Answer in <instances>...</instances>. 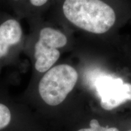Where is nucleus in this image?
Instances as JSON below:
<instances>
[{
    "mask_svg": "<svg viewBox=\"0 0 131 131\" xmlns=\"http://www.w3.org/2000/svg\"><path fill=\"white\" fill-rule=\"evenodd\" d=\"M63 11L70 22L93 34L106 32L116 20L114 8L103 0H64Z\"/></svg>",
    "mask_w": 131,
    "mask_h": 131,
    "instance_id": "obj_1",
    "label": "nucleus"
},
{
    "mask_svg": "<svg viewBox=\"0 0 131 131\" xmlns=\"http://www.w3.org/2000/svg\"><path fill=\"white\" fill-rule=\"evenodd\" d=\"M78 77L77 72L71 66L53 67L40 80L38 90L41 97L50 106L61 104L74 88Z\"/></svg>",
    "mask_w": 131,
    "mask_h": 131,
    "instance_id": "obj_2",
    "label": "nucleus"
},
{
    "mask_svg": "<svg viewBox=\"0 0 131 131\" xmlns=\"http://www.w3.org/2000/svg\"><path fill=\"white\" fill-rule=\"evenodd\" d=\"M67 42L66 35L60 31L50 27L42 29L35 46L36 69L40 72L50 69L60 58V53L57 49L64 46Z\"/></svg>",
    "mask_w": 131,
    "mask_h": 131,
    "instance_id": "obj_3",
    "label": "nucleus"
},
{
    "mask_svg": "<svg viewBox=\"0 0 131 131\" xmlns=\"http://www.w3.org/2000/svg\"><path fill=\"white\" fill-rule=\"evenodd\" d=\"M95 88L101 98V106L106 111L131 101V84L124 83L122 78L101 77L96 80Z\"/></svg>",
    "mask_w": 131,
    "mask_h": 131,
    "instance_id": "obj_4",
    "label": "nucleus"
},
{
    "mask_svg": "<svg viewBox=\"0 0 131 131\" xmlns=\"http://www.w3.org/2000/svg\"><path fill=\"white\" fill-rule=\"evenodd\" d=\"M22 30L18 21L9 19L0 26V58L7 53L10 46L20 41Z\"/></svg>",
    "mask_w": 131,
    "mask_h": 131,
    "instance_id": "obj_5",
    "label": "nucleus"
},
{
    "mask_svg": "<svg viewBox=\"0 0 131 131\" xmlns=\"http://www.w3.org/2000/svg\"><path fill=\"white\" fill-rule=\"evenodd\" d=\"M11 120L9 109L4 104L0 103V130L6 127Z\"/></svg>",
    "mask_w": 131,
    "mask_h": 131,
    "instance_id": "obj_6",
    "label": "nucleus"
},
{
    "mask_svg": "<svg viewBox=\"0 0 131 131\" xmlns=\"http://www.w3.org/2000/svg\"><path fill=\"white\" fill-rule=\"evenodd\" d=\"M90 128L81 129L78 131H102L103 127L100 124L97 119H93L90 122Z\"/></svg>",
    "mask_w": 131,
    "mask_h": 131,
    "instance_id": "obj_7",
    "label": "nucleus"
},
{
    "mask_svg": "<svg viewBox=\"0 0 131 131\" xmlns=\"http://www.w3.org/2000/svg\"><path fill=\"white\" fill-rule=\"evenodd\" d=\"M48 0H30V3L33 6L40 7L42 5L45 4Z\"/></svg>",
    "mask_w": 131,
    "mask_h": 131,
    "instance_id": "obj_8",
    "label": "nucleus"
},
{
    "mask_svg": "<svg viewBox=\"0 0 131 131\" xmlns=\"http://www.w3.org/2000/svg\"><path fill=\"white\" fill-rule=\"evenodd\" d=\"M102 131H119L118 129L116 127H109L108 126H106L105 127H103Z\"/></svg>",
    "mask_w": 131,
    "mask_h": 131,
    "instance_id": "obj_9",
    "label": "nucleus"
},
{
    "mask_svg": "<svg viewBox=\"0 0 131 131\" xmlns=\"http://www.w3.org/2000/svg\"><path fill=\"white\" fill-rule=\"evenodd\" d=\"M129 131H131V130H129Z\"/></svg>",
    "mask_w": 131,
    "mask_h": 131,
    "instance_id": "obj_10",
    "label": "nucleus"
}]
</instances>
